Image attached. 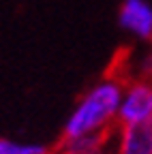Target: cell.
<instances>
[{
    "instance_id": "3957f363",
    "label": "cell",
    "mask_w": 152,
    "mask_h": 154,
    "mask_svg": "<svg viewBox=\"0 0 152 154\" xmlns=\"http://www.w3.org/2000/svg\"><path fill=\"white\" fill-rule=\"evenodd\" d=\"M118 28L137 38L152 41V2L150 0H120L118 7Z\"/></svg>"
},
{
    "instance_id": "52a82bcc",
    "label": "cell",
    "mask_w": 152,
    "mask_h": 154,
    "mask_svg": "<svg viewBox=\"0 0 152 154\" xmlns=\"http://www.w3.org/2000/svg\"><path fill=\"white\" fill-rule=\"evenodd\" d=\"M148 64H150V75H152V41H150V56H148Z\"/></svg>"
},
{
    "instance_id": "7a4b0ae2",
    "label": "cell",
    "mask_w": 152,
    "mask_h": 154,
    "mask_svg": "<svg viewBox=\"0 0 152 154\" xmlns=\"http://www.w3.org/2000/svg\"><path fill=\"white\" fill-rule=\"evenodd\" d=\"M152 122V77L131 79L122 86V99L118 109V124Z\"/></svg>"
},
{
    "instance_id": "6da1fadb",
    "label": "cell",
    "mask_w": 152,
    "mask_h": 154,
    "mask_svg": "<svg viewBox=\"0 0 152 154\" xmlns=\"http://www.w3.org/2000/svg\"><path fill=\"white\" fill-rule=\"evenodd\" d=\"M122 86L124 84L118 77H103L92 84L67 116L62 124V137L111 135V131L118 126Z\"/></svg>"
},
{
    "instance_id": "277c9868",
    "label": "cell",
    "mask_w": 152,
    "mask_h": 154,
    "mask_svg": "<svg viewBox=\"0 0 152 154\" xmlns=\"http://www.w3.org/2000/svg\"><path fill=\"white\" fill-rule=\"evenodd\" d=\"M109 154H152V122L118 124L111 131Z\"/></svg>"
},
{
    "instance_id": "5b68a950",
    "label": "cell",
    "mask_w": 152,
    "mask_h": 154,
    "mask_svg": "<svg viewBox=\"0 0 152 154\" xmlns=\"http://www.w3.org/2000/svg\"><path fill=\"white\" fill-rule=\"evenodd\" d=\"M111 135H82V137H60L54 154H109Z\"/></svg>"
},
{
    "instance_id": "8992f818",
    "label": "cell",
    "mask_w": 152,
    "mask_h": 154,
    "mask_svg": "<svg viewBox=\"0 0 152 154\" xmlns=\"http://www.w3.org/2000/svg\"><path fill=\"white\" fill-rule=\"evenodd\" d=\"M0 154H54V152L43 143H28L11 137H0Z\"/></svg>"
}]
</instances>
